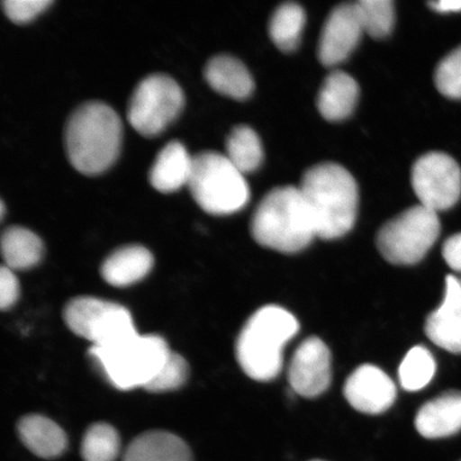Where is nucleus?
Returning a JSON list of instances; mask_svg holds the SVG:
<instances>
[{
	"instance_id": "nucleus-9",
	"label": "nucleus",
	"mask_w": 461,
	"mask_h": 461,
	"mask_svg": "<svg viewBox=\"0 0 461 461\" xmlns=\"http://www.w3.org/2000/svg\"><path fill=\"white\" fill-rule=\"evenodd\" d=\"M185 96L169 75L152 74L141 80L131 96L128 120L143 137H157L183 111Z\"/></svg>"
},
{
	"instance_id": "nucleus-18",
	"label": "nucleus",
	"mask_w": 461,
	"mask_h": 461,
	"mask_svg": "<svg viewBox=\"0 0 461 461\" xmlns=\"http://www.w3.org/2000/svg\"><path fill=\"white\" fill-rule=\"evenodd\" d=\"M204 77L218 94L234 100H246L255 88L244 63L229 55L212 57L204 68Z\"/></svg>"
},
{
	"instance_id": "nucleus-3",
	"label": "nucleus",
	"mask_w": 461,
	"mask_h": 461,
	"mask_svg": "<svg viewBox=\"0 0 461 461\" xmlns=\"http://www.w3.org/2000/svg\"><path fill=\"white\" fill-rule=\"evenodd\" d=\"M295 316L278 305H267L247 321L236 342V358L247 376L269 382L278 376L285 346L296 336Z\"/></svg>"
},
{
	"instance_id": "nucleus-13",
	"label": "nucleus",
	"mask_w": 461,
	"mask_h": 461,
	"mask_svg": "<svg viewBox=\"0 0 461 461\" xmlns=\"http://www.w3.org/2000/svg\"><path fill=\"white\" fill-rule=\"evenodd\" d=\"M344 395L357 411L379 414L393 405L396 387L379 367L365 365L357 368L346 380Z\"/></svg>"
},
{
	"instance_id": "nucleus-4",
	"label": "nucleus",
	"mask_w": 461,
	"mask_h": 461,
	"mask_svg": "<svg viewBox=\"0 0 461 461\" xmlns=\"http://www.w3.org/2000/svg\"><path fill=\"white\" fill-rule=\"evenodd\" d=\"M251 234L258 244L279 252L295 253L309 246L316 230L301 189L278 187L265 195L253 212Z\"/></svg>"
},
{
	"instance_id": "nucleus-24",
	"label": "nucleus",
	"mask_w": 461,
	"mask_h": 461,
	"mask_svg": "<svg viewBox=\"0 0 461 461\" xmlns=\"http://www.w3.org/2000/svg\"><path fill=\"white\" fill-rule=\"evenodd\" d=\"M305 14L295 3L281 5L269 23V34L276 48L284 51L296 50L303 33Z\"/></svg>"
},
{
	"instance_id": "nucleus-30",
	"label": "nucleus",
	"mask_w": 461,
	"mask_h": 461,
	"mask_svg": "<svg viewBox=\"0 0 461 461\" xmlns=\"http://www.w3.org/2000/svg\"><path fill=\"white\" fill-rule=\"evenodd\" d=\"M53 4L50 0H5L3 10L15 24H26Z\"/></svg>"
},
{
	"instance_id": "nucleus-35",
	"label": "nucleus",
	"mask_w": 461,
	"mask_h": 461,
	"mask_svg": "<svg viewBox=\"0 0 461 461\" xmlns=\"http://www.w3.org/2000/svg\"><path fill=\"white\" fill-rule=\"evenodd\" d=\"M314 461H321V460H314Z\"/></svg>"
},
{
	"instance_id": "nucleus-34",
	"label": "nucleus",
	"mask_w": 461,
	"mask_h": 461,
	"mask_svg": "<svg viewBox=\"0 0 461 461\" xmlns=\"http://www.w3.org/2000/svg\"><path fill=\"white\" fill-rule=\"evenodd\" d=\"M458 281H459V285H460V287H461V278H460V279H458Z\"/></svg>"
},
{
	"instance_id": "nucleus-21",
	"label": "nucleus",
	"mask_w": 461,
	"mask_h": 461,
	"mask_svg": "<svg viewBox=\"0 0 461 461\" xmlns=\"http://www.w3.org/2000/svg\"><path fill=\"white\" fill-rule=\"evenodd\" d=\"M359 86L353 77L342 71L328 75L317 96V107L328 121H341L354 112Z\"/></svg>"
},
{
	"instance_id": "nucleus-10",
	"label": "nucleus",
	"mask_w": 461,
	"mask_h": 461,
	"mask_svg": "<svg viewBox=\"0 0 461 461\" xmlns=\"http://www.w3.org/2000/svg\"><path fill=\"white\" fill-rule=\"evenodd\" d=\"M411 183L420 204L436 212L451 209L461 195V169L446 153L431 152L413 165Z\"/></svg>"
},
{
	"instance_id": "nucleus-6",
	"label": "nucleus",
	"mask_w": 461,
	"mask_h": 461,
	"mask_svg": "<svg viewBox=\"0 0 461 461\" xmlns=\"http://www.w3.org/2000/svg\"><path fill=\"white\" fill-rule=\"evenodd\" d=\"M187 186L201 209L211 215L234 214L250 200L245 175L226 154L214 151L194 155Z\"/></svg>"
},
{
	"instance_id": "nucleus-1",
	"label": "nucleus",
	"mask_w": 461,
	"mask_h": 461,
	"mask_svg": "<svg viewBox=\"0 0 461 461\" xmlns=\"http://www.w3.org/2000/svg\"><path fill=\"white\" fill-rule=\"evenodd\" d=\"M122 137V121L111 106L85 103L75 109L66 124L68 159L83 175L99 176L118 159Z\"/></svg>"
},
{
	"instance_id": "nucleus-2",
	"label": "nucleus",
	"mask_w": 461,
	"mask_h": 461,
	"mask_svg": "<svg viewBox=\"0 0 461 461\" xmlns=\"http://www.w3.org/2000/svg\"><path fill=\"white\" fill-rule=\"evenodd\" d=\"M299 189L313 218L317 238L337 240L353 229L358 212V187L344 167L316 165L305 171Z\"/></svg>"
},
{
	"instance_id": "nucleus-8",
	"label": "nucleus",
	"mask_w": 461,
	"mask_h": 461,
	"mask_svg": "<svg viewBox=\"0 0 461 461\" xmlns=\"http://www.w3.org/2000/svg\"><path fill=\"white\" fill-rule=\"evenodd\" d=\"M63 319L68 330L88 339L92 348H109L138 333L128 309L95 297L72 299L63 311Z\"/></svg>"
},
{
	"instance_id": "nucleus-33",
	"label": "nucleus",
	"mask_w": 461,
	"mask_h": 461,
	"mask_svg": "<svg viewBox=\"0 0 461 461\" xmlns=\"http://www.w3.org/2000/svg\"><path fill=\"white\" fill-rule=\"evenodd\" d=\"M432 10L440 14L460 13L461 0H440V2L429 3Z\"/></svg>"
},
{
	"instance_id": "nucleus-5",
	"label": "nucleus",
	"mask_w": 461,
	"mask_h": 461,
	"mask_svg": "<svg viewBox=\"0 0 461 461\" xmlns=\"http://www.w3.org/2000/svg\"><path fill=\"white\" fill-rule=\"evenodd\" d=\"M170 351L163 338L137 333L109 348H91L90 355L114 388L129 391L146 388Z\"/></svg>"
},
{
	"instance_id": "nucleus-23",
	"label": "nucleus",
	"mask_w": 461,
	"mask_h": 461,
	"mask_svg": "<svg viewBox=\"0 0 461 461\" xmlns=\"http://www.w3.org/2000/svg\"><path fill=\"white\" fill-rule=\"evenodd\" d=\"M226 149V157L243 175L257 170L262 164V142L249 126H236L227 138Z\"/></svg>"
},
{
	"instance_id": "nucleus-11",
	"label": "nucleus",
	"mask_w": 461,
	"mask_h": 461,
	"mask_svg": "<svg viewBox=\"0 0 461 461\" xmlns=\"http://www.w3.org/2000/svg\"><path fill=\"white\" fill-rule=\"evenodd\" d=\"M288 382L297 394L319 396L331 383V354L321 339L311 337L298 346L288 367Z\"/></svg>"
},
{
	"instance_id": "nucleus-17",
	"label": "nucleus",
	"mask_w": 461,
	"mask_h": 461,
	"mask_svg": "<svg viewBox=\"0 0 461 461\" xmlns=\"http://www.w3.org/2000/svg\"><path fill=\"white\" fill-rule=\"evenodd\" d=\"M154 258L146 247L129 245L115 250L102 265L103 279L115 287L137 284L151 272Z\"/></svg>"
},
{
	"instance_id": "nucleus-25",
	"label": "nucleus",
	"mask_w": 461,
	"mask_h": 461,
	"mask_svg": "<svg viewBox=\"0 0 461 461\" xmlns=\"http://www.w3.org/2000/svg\"><path fill=\"white\" fill-rule=\"evenodd\" d=\"M436 373V361L430 351L424 346H416L408 351L399 370L402 387L416 392L428 385Z\"/></svg>"
},
{
	"instance_id": "nucleus-29",
	"label": "nucleus",
	"mask_w": 461,
	"mask_h": 461,
	"mask_svg": "<svg viewBox=\"0 0 461 461\" xmlns=\"http://www.w3.org/2000/svg\"><path fill=\"white\" fill-rule=\"evenodd\" d=\"M435 84L442 95L448 99H461V46L438 65Z\"/></svg>"
},
{
	"instance_id": "nucleus-16",
	"label": "nucleus",
	"mask_w": 461,
	"mask_h": 461,
	"mask_svg": "<svg viewBox=\"0 0 461 461\" xmlns=\"http://www.w3.org/2000/svg\"><path fill=\"white\" fill-rule=\"evenodd\" d=\"M193 164L194 157H190L185 146L177 140L170 141L155 158L149 169V181L161 194L177 192L188 185Z\"/></svg>"
},
{
	"instance_id": "nucleus-15",
	"label": "nucleus",
	"mask_w": 461,
	"mask_h": 461,
	"mask_svg": "<svg viewBox=\"0 0 461 461\" xmlns=\"http://www.w3.org/2000/svg\"><path fill=\"white\" fill-rule=\"evenodd\" d=\"M414 425L420 436L441 439L461 430V392H446L431 400L417 413Z\"/></svg>"
},
{
	"instance_id": "nucleus-7",
	"label": "nucleus",
	"mask_w": 461,
	"mask_h": 461,
	"mask_svg": "<svg viewBox=\"0 0 461 461\" xmlns=\"http://www.w3.org/2000/svg\"><path fill=\"white\" fill-rule=\"evenodd\" d=\"M440 230L437 212L419 204L384 224L377 234L378 250L391 264H417L434 246Z\"/></svg>"
},
{
	"instance_id": "nucleus-32",
	"label": "nucleus",
	"mask_w": 461,
	"mask_h": 461,
	"mask_svg": "<svg viewBox=\"0 0 461 461\" xmlns=\"http://www.w3.org/2000/svg\"><path fill=\"white\" fill-rule=\"evenodd\" d=\"M442 255L449 267L461 273V233L447 240L442 248Z\"/></svg>"
},
{
	"instance_id": "nucleus-27",
	"label": "nucleus",
	"mask_w": 461,
	"mask_h": 461,
	"mask_svg": "<svg viewBox=\"0 0 461 461\" xmlns=\"http://www.w3.org/2000/svg\"><path fill=\"white\" fill-rule=\"evenodd\" d=\"M355 5L363 31L376 39L388 36L395 21L394 4L391 0H359Z\"/></svg>"
},
{
	"instance_id": "nucleus-12",
	"label": "nucleus",
	"mask_w": 461,
	"mask_h": 461,
	"mask_svg": "<svg viewBox=\"0 0 461 461\" xmlns=\"http://www.w3.org/2000/svg\"><path fill=\"white\" fill-rule=\"evenodd\" d=\"M363 31L355 4H343L331 11L322 28L319 58L322 65L343 62L358 45Z\"/></svg>"
},
{
	"instance_id": "nucleus-20",
	"label": "nucleus",
	"mask_w": 461,
	"mask_h": 461,
	"mask_svg": "<svg viewBox=\"0 0 461 461\" xmlns=\"http://www.w3.org/2000/svg\"><path fill=\"white\" fill-rule=\"evenodd\" d=\"M20 439L29 451L40 458L53 459L66 451V432L49 418L31 414L17 425Z\"/></svg>"
},
{
	"instance_id": "nucleus-26",
	"label": "nucleus",
	"mask_w": 461,
	"mask_h": 461,
	"mask_svg": "<svg viewBox=\"0 0 461 461\" xmlns=\"http://www.w3.org/2000/svg\"><path fill=\"white\" fill-rule=\"evenodd\" d=\"M121 441L118 431L107 423H95L86 429L82 441V456L85 461H115Z\"/></svg>"
},
{
	"instance_id": "nucleus-14",
	"label": "nucleus",
	"mask_w": 461,
	"mask_h": 461,
	"mask_svg": "<svg viewBox=\"0 0 461 461\" xmlns=\"http://www.w3.org/2000/svg\"><path fill=\"white\" fill-rule=\"evenodd\" d=\"M446 296L429 314L425 333L430 341L453 354H461V287L456 276H447Z\"/></svg>"
},
{
	"instance_id": "nucleus-19",
	"label": "nucleus",
	"mask_w": 461,
	"mask_h": 461,
	"mask_svg": "<svg viewBox=\"0 0 461 461\" xmlns=\"http://www.w3.org/2000/svg\"><path fill=\"white\" fill-rule=\"evenodd\" d=\"M123 461H193V456L180 437L169 431L151 430L130 443Z\"/></svg>"
},
{
	"instance_id": "nucleus-22",
	"label": "nucleus",
	"mask_w": 461,
	"mask_h": 461,
	"mask_svg": "<svg viewBox=\"0 0 461 461\" xmlns=\"http://www.w3.org/2000/svg\"><path fill=\"white\" fill-rule=\"evenodd\" d=\"M41 239L31 230L10 227L2 235V255L5 267L14 270H25L36 267L43 257Z\"/></svg>"
},
{
	"instance_id": "nucleus-28",
	"label": "nucleus",
	"mask_w": 461,
	"mask_h": 461,
	"mask_svg": "<svg viewBox=\"0 0 461 461\" xmlns=\"http://www.w3.org/2000/svg\"><path fill=\"white\" fill-rule=\"evenodd\" d=\"M188 365L181 355L170 351L163 365L144 390L161 393L181 388L188 378Z\"/></svg>"
},
{
	"instance_id": "nucleus-31",
	"label": "nucleus",
	"mask_w": 461,
	"mask_h": 461,
	"mask_svg": "<svg viewBox=\"0 0 461 461\" xmlns=\"http://www.w3.org/2000/svg\"><path fill=\"white\" fill-rule=\"evenodd\" d=\"M20 296V284L13 269L2 267L0 272V307L8 310L17 302Z\"/></svg>"
}]
</instances>
